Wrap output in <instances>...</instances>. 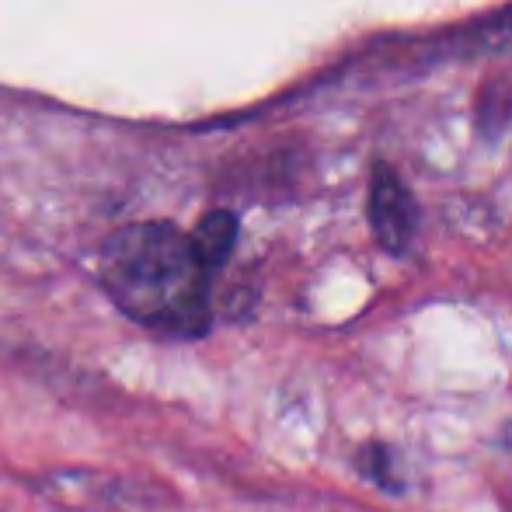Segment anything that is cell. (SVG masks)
<instances>
[{
	"mask_svg": "<svg viewBox=\"0 0 512 512\" xmlns=\"http://www.w3.org/2000/svg\"><path fill=\"white\" fill-rule=\"evenodd\" d=\"M213 279L192 237L164 220L129 223L98 251L105 297L133 324L164 338L213 331Z\"/></svg>",
	"mask_w": 512,
	"mask_h": 512,
	"instance_id": "obj_1",
	"label": "cell"
},
{
	"mask_svg": "<svg viewBox=\"0 0 512 512\" xmlns=\"http://www.w3.org/2000/svg\"><path fill=\"white\" fill-rule=\"evenodd\" d=\"M356 471L363 474L370 485L384 488V492H405V471H401V453L394 450V446L380 443V439H373V443H363L356 450Z\"/></svg>",
	"mask_w": 512,
	"mask_h": 512,
	"instance_id": "obj_4",
	"label": "cell"
},
{
	"mask_svg": "<svg viewBox=\"0 0 512 512\" xmlns=\"http://www.w3.org/2000/svg\"><path fill=\"white\" fill-rule=\"evenodd\" d=\"M237 234H241V223H237V216L227 213V209H216V213L203 216L199 227L189 234L192 244H196V255L203 258V265L213 276L227 265V258L234 255Z\"/></svg>",
	"mask_w": 512,
	"mask_h": 512,
	"instance_id": "obj_3",
	"label": "cell"
},
{
	"mask_svg": "<svg viewBox=\"0 0 512 512\" xmlns=\"http://www.w3.org/2000/svg\"><path fill=\"white\" fill-rule=\"evenodd\" d=\"M366 216H370L373 241H377L387 255H408L418 237L422 209H418V199H415V192L408 189V182L387 161L373 164Z\"/></svg>",
	"mask_w": 512,
	"mask_h": 512,
	"instance_id": "obj_2",
	"label": "cell"
}]
</instances>
